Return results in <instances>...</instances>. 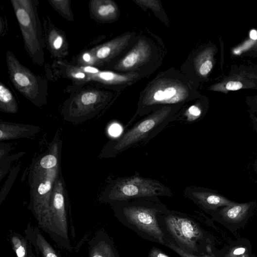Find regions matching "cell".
Returning a JSON list of instances; mask_svg holds the SVG:
<instances>
[{
  "mask_svg": "<svg viewBox=\"0 0 257 257\" xmlns=\"http://www.w3.org/2000/svg\"></svg>",
  "mask_w": 257,
  "mask_h": 257,
  "instance_id": "cell-33",
  "label": "cell"
},
{
  "mask_svg": "<svg viewBox=\"0 0 257 257\" xmlns=\"http://www.w3.org/2000/svg\"><path fill=\"white\" fill-rule=\"evenodd\" d=\"M132 38L131 34L124 35L90 50L96 59L97 67L109 63L121 53L128 47Z\"/></svg>",
  "mask_w": 257,
  "mask_h": 257,
  "instance_id": "cell-13",
  "label": "cell"
},
{
  "mask_svg": "<svg viewBox=\"0 0 257 257\" xmlns=\"http://www.w3.org/2000/svg\"><path fill=\"white\" fill-rule=\"evenodd\" d=\"M109 132L111 135L117 136L120 133V127L117 124H114L110 127Z\"/></svg>",
  "mask_w": 257,
  "mask_h": 257,
  "instance_id": "cell-29",
  "label": "cell"
},
{
  "mask_svg": "<svg viewBox=\"0 0 257 257\" xmlns=\"http://www.w3.org/2000/svg\"><path fill=\"white\" fill-rule=\"evenodd\" d=\"M51 6L65 19L73 21L74 16L71 9V0H48Z\"/></svg>",
  "mask_w": 257,
  "mask_h": 257,
  "instance_id": "cell-21",
  "label": "cell"
},
{
  "mask_svg": "<svg viewBox=\"0 0 257 257\" xmlns=\"http://www.w3.org/2000/svg\"></svg>",
  "mask_w": 257,
  "mask_h": 257,
  "instance_id": "cell-34",
  "label": "cell"
},
{
  "mask_svg": "<svg viewBox=\"0 0 257 257\" xmlns=\"http://www.w3.org/2000/svg\"><path fill=\"white\" fill-rule=\"evenodd\" d=\"M246 208L247 206L245 205L233 206V204L232 206L226 211V214L229 218L232 219H235Z\"/></svg>",
  "mask_w": 257,
  "mask_h": 257,
  "instance_id": "cell-25",
  "label": "cell"
},
{
  "mask_svg": "<svg viewBox=\"0 0 257 257\" xmlns=\"http://www.w3.org/2000/svg\"><path fill=\"white\" fill-rule=\"evenodd\" d=\"M12 241L17 257H27V251L24 241L17 236L13 237Z\"/></svg>",
  "mask_w": 257,
  "mask_h": 257,
  "instance_id": "cell-24",
  "label": "cell"
},
{
  "mask_svg": "<svg viewBox=\"0 0 257 257\" xmlns=\"http://www.w3.org/2000/svg\"><path fill=\"white\" fill-rule=\"evenodd\" d=\"M6 56L9 78L15 87L37 106L40 107L47 103V81L23 65L10 51H7Z\"/></svg>",
  "mask_w": 257,
  "mask_h": 257,
  "instance_id": "cell-8",
  "label": "cell"
},
{
  "mask_svg": "<svg viewBox=\"0 0 257 257\" xmlns=\"http://www.w3.org/2000/svg\"><path fill=\"white\" fill-rule=\"evenodd\" d=\"M168 187L153 178L138 175L118 178L105 189L102 199L112 205L137 199L159 201V197H173Z\"/></svg>",
  "mask_w": 257,
  "mask_h": 257,
  "instance_id": "cell-4",
  "label": "cell"
},
{
  "mask_svg": "<svg viewBox=\"0 0 257 257\" xmlns=\"http://www.w3.org/2000/svg\"><path fill=\"white\" fill-rule=\"evenodd\" d=\"M149 257H170L164 253L162 252L159 249L154 247L149 252Z\"/></svg>",
  "mask_w": 257,
  "mask_h": 257,
  "instance_id": "cell-27",
  "label": "cell"
},
{
  "mask_svg": "<svg viewBox=\"0 0 257 257\" xmlns=\"http://www.w3.org/2000/svg\"><path fill=\"white\" fill-rule=\"evenodd\" d=\"M158 222L166 239L181 250L193 255L201 232L193 220L184 214L169 210L159 216Z\"/></svg>",
  "mask_w": 257,
  "mask_h": 257,
  "instance_id": "cell-7",
  "label": "cell"
},
{
  "mask_svg": "<svg viewBox=\"0 0 257 257\" xmlns=\"http://www.w3.org/2000/svg\"><path fill=\"white\" fill-rule=\"evenodd\" d=\"M254 69L255 72H257V67L255 69Z\"/></svg>",
  "mask_w": 257,
  "mask_h": 257,
  "instance_id": "cell-32",
  "label": "cell"
},
{
  "mask_svg": "<svg viewBox=\"0 0 257 257\" xmlns=\"http://www.w3.org/2000/svg\"><path fill=\"white\" fill-rule=\"evenodd\" d=\"M88 6L90 17L99 22L113 21L118 17V8L111 0H92Z\"/></svg>",
  "mask_w": 257,
  "mask_h": 257,
  "instance_id": "cell-17",
  "label": "cell"
},
{
  "mask_svg": "<svg viewBox=\"0 0 257 257\" xmlns=\"http://www.w3.org/2000/svg\"><path fill=\"white\" fill-rule=\"evenodd\" d=\"M60 164L51 169L40 167L36 159L30 166L28 183L31 202L29 207L41 223H49L50 206L54 186L61 173Z\"/></svg>",
  "mask_w": 257,
  "mask_h": 257,
  "instance_id": "cell-5",
  "label": "cell"
},
{
  "mask_svg": "<svg viewBox=\"0 0 257 257\" xmlns=\"http://www.w3.org/2000/svg\"><path fill=\"white\" fill-rule=\"evenodd\" d=\"M184 195L194 204L205 209L233 204L223 196L199 187H187L184 190Z\"/></svg>",
  "mask_w": 257,
  "mask_h": 257,
  "instance_id": "cell-14",
  "label": "cell"
},
{
  "mask_svg": "<svg viewBox=\"0 0 257 257\" xmlns=\"http://www.w3.org/2000/svg\"><path fill=\"white\" fill-rule=\"evenodd\" d=\"M45 42L52 56L57 58L66 57L69 54V44L65 33L56 28L48 19L44 22Z\"/></svg>",
  "mask_w": 257,
  "mask_h": 257,
  "instance_id": "cell-15",
  "label": "cell"
},
{
  "mask_svg": "<svg viewBox=\"0 0 257 257\" xmlns=\"http://www.w3.org/2000/svg\"><path fill=\"white\" fill-rule=\"evenodd\" d=\"M184 105L164 107L139 120L117 139L109 141L101 156L114 158L127 150L147 144L170 124L174 115Z\"/></svg>",
  "mask_w": 257,
  "mask_h": 257,
  "instance_id": "cell-3",
  "label": "cell"
},
{
  "mask_svg": "<svg viewBox=\"0 0 257 257\" xmlns=\"http://www.w3.org/2000/svg\"><path fill=\"white\" fill-rule=\"evenodd\" d=\"M257 89V75L253 73L242 72L226 78L221 82L213 85L209 89L226 93L240 89Z\"/></svg>",
  "mask_w": 257,
  "mask_h": 257,
  "instance_id": "cell-16",
  "label": "cell"
},
{
  "mask_svg": "<svg viewBox=\"0 0 257 257\" xmlns=\"http://www.w3.org/2000/svg\"><path fill=\"white\" fill-rule=\"evenodd\" d=\"M110 92L97 89H86L76 93L67 100L63 113L68 121L83 122L97 115L112 98Z\"/></svg>",
  "mask_w": 257,
  "mask_h": 257,
  "instance_id": "cell-9",
  "label": "cell"
},
{
  "mask_svg": "<svg viewBox=\"0 0 257 257\" xmlns=\"http://www.w3.org/2000/svg\"><path fill=\"white\" fill-rule=\"evenodd\" d=\"M36 243L43 257H58L56 253L44 239L43 237L38 233H36Z\"/></svg>",
  "mask_w": 257,
  "mask_h": 257,
  "instance_id": "cell-22",
  "label": "cell"
},
{
  "mask_svg": "<svg viewBox=\"0 0 257 257\" xmlns=\"http://www.w3.org/2000/svg\"><path fill=\"white\" fill-rule=\"evenodd\" d=\"M214 51L208 48L202 51L194 60L195 69L200 77H206L214 67Z\"/></svg>",
  "mask_w": 257,
  "mask_h": 257,
  "instance_id": "cell-19",
  "label": "cell"
},
{
  "mask_svg": "<svg viewBox=\"0 0 257 257\" xmlns=\"http://www.w3.org/2000/svg\"><path fill=\"white\" fill-rule=\"evenodd\" d=\"M92 257H115L114 252L108 245H103L96 250Z\"/></svg>",
  "mask_w": 257,
  "mask_h": 257,
  "instance_id": "cell-26",
  "label": "cell"
},
{
  "mask_svg": "<svg viewBox=\"0 0 257 257\" xmlns=\"http://www.w3.org/2000/svg\"><path fill=\"white\" fill-rule=\"evenodd\" d=\"M11 3L27 52L35 64L43 66L45 59L41 24L34 2L31 0H12Z\"/></svg>",
  "mask_w": 257,
  "mask_h": 257,
  "instance_id": "cell-6",
  "label": "cell"
},
{
  "mask_svg": "<svg viewBox=\"0 0 257 257\" xmlns=\"http://www.w3.org/2000/svg\"><path fill=\"white\" fill-rule=\"evenodd\" d=\"M18 104L9 88L0 83V111L6 113L15 114L18 111Z\"/></svg>",
  "mask_w": 257,
  "mask_h": 257,
  "instance_id": "cell-20",
  "label": "cell"
},
{
  "mask_svg": "<svg viewBox=\"0 0 257 257\" xmlns=\"http://www.w3.org/2000/svg\"><path fill=\"white\" fill-rule=\"evenodd\" d=\"M193 83L177 72H165L158 75L141 95L137 112L126 125L128 127L137 116L148 115L164 107L184 105L198 97Z\"/></svg>",
  "mask_w": 257,
  "mask_h": 257,
  "instance_id": "cell-1",
  "label": "cell"
},
{
  "mask_svg": "<svg viewBox=\"0 0 257 257\" xmlns=\"http://www.w3.org/2000/svg\"><path fill=\"white\" fill-rule=\"evenodd\" d=\"M246 251V249L244 248H239L236 249L234 252V254L236 255H239L241 254H243Z\"/></svg>",
  "mask_w": 257,
  "mask_h": 257,
  "instance_id": "cell-30",
  "label": "cell"
},
{
  "mask_svg": "<svg viewBox=\"0 0 257 257\" xmlns=\"http://www.w3.org/2000/svg\"><path fill=\"white\" fill-rule=\"evenodd\" d=\"M247 102L251 108L257 113V96L249 97Z\"/></svg>",
  "mask_w": 257,
  "mask_h": 257,
  "instance_id": "cell-28",
  "label": "cell"
},
{
  "mask_svg": "<svg viewBox=\"0 0 257 257\" xmlns=\"http://www.w3.org/2000/svg\"><path fill=\"white\" fill-rule=\"evenodd\" d=\"M116 216L142 238L165 246L166 236L158 217L169 209L160 201L134 200L112 205Z\"/></svg>",
  "mask_w": 257,
  "mask_h": 257,
  "instance_id": "cell-2",
  "label": "cell"
},
{
  "mask_svg": "<svg viewBox=\"0 0 257 257\" xmlns=\"http://www.w3.org/2000/svg\"><path fill=\"white\" fill-rule=\"evenodd\" d=\"M154 49L147 40L140 39L132 49L114 65L113 69L120 71L136 72L135 70L151 60Z\"/></svg>",
  "mask_w": 257,
  "mask_h": 257,
  "instance_id": "cell-10",
  "label": "cell"
},
{
  "mask_svg": "<svg viewBox=\"0 0 257 257\" xmlns=\"http://www.w3.org/2000/svg\"><path fill=\"white\" fill-rule=\"evenodd\" d=\"M78 66L97 67L96 59L90 50L81 54L78 60Z\"/></svg>",
  "mask_w": 257,
  "mask_h": 257,
  "instance_id": "cell-23",
  "label": "cell"
},
{
  "mask_svg": "<svg viewBox=\"0 0 257 257\" xmlns=\"http://www.w3.org/2000/svg\"><path fill=\"white\" fill-rule=\"evenodd\" d=\"M40 130L39 127L33 126L12 124L1 122L0 123V140L26 138L35 134Z\"/></svg>",
  "mask_w": 257,
  "mask_h": 257,
  "instance_id": "cell-18",
  "label": "cell"
},
{
  "mask_svg": "<svg viewBox=\"0 0 257 257\" xmlns=\"http://www.w3.org/2000/svg\"><path fill=\"white\" fill-rule=\"evenodd\" d=\"M67 192L62 172L56 179L52 194L51 206L50 226L54 223L57 228L64 234L67 233V214L66 197Z\"/></svg>",
  "mask_w": 257,
  "mask_h": 257,
  "instance_id": "cell-11",
  "label": "cell"
},
{
  "mask_svg": "<svg viewBox=\"0 0 257 257\" xmlns=\"http://www.w3.org/2000/svg\"><path fill=\"white\" fill-rule=\"evenodd\" d=\"M86 75V83L96 82L104 86H117L129 84L139 78L138 73L121 74L111 71L100 70L94 67L78 66Z\"/></svg>",
  "mask_w": 257,
  "mask_h": 257,
  "instance_id": "cell-12",
  "label": "cell"
},
{
  "mask_svg": "<svg viewBox=\"0 0 257 257\" xmlns=\"http://www.w3.org/2000/svg\"><path fill=\"white\" fill-rule=\"evenodd\" d=\"M251 117L252 118V120H253V122L254 123L255 125L257 128V118L254 115H253Z\"/></svg>",
  "mask_w": 257,
  "mask_h": 257,
  "instance_id": "cell-31",
  "label": "cell"
}]
</instances>
